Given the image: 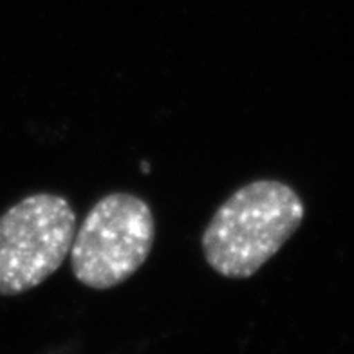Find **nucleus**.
I'll return each instance as SVG.
<instances>
[{
    "label": "nucleus",
    "instance_id": "3",
    "mask_svg": "<svg viewBox=\"0 0 354 354\" xmlns=\"http://www.w3.org/2000/svg\"><path fill=\"white\" fill-rule=\"evenodd\" d=\"M76 233L69 199L38 192L0 215V297H19L44 284L66 262Z\"/></svg>",
    "mask_w": 354,
    "mask_h": 354
},
{
    "label": "nucleus",
    "instance_id": "2",
    "mask_svg": "<svg viewBox=\"0 0 354 354\" xmlns=\"http://www.w3.org/2000/svg\"><path fill=\"white\" fill-rule=\"evenodd\" d=\"M154 239V212L143 197L107 194L76 230L69 252L73 275L88 289L118 288L147 262Z\"/></svg>",
    "mask_w": 354,
    "mask_h": 354
},
{
    "label": "nucleus",
    "instance_id": "1",
    "mask_svg": "<svg viewBox=\"0 0 354 354\" xmlns=\"http://www.w3.org/2000/svg\"><path fill=\"white\" fill-rule=\"evenodd\" d=\"M304 215L302 197L288 183H248L226 197L206 224L201 235L206 264L224 279L257 275L297 233Z\"/></svg>",
    "mask_w": 354,
    "mask_h": 354
}]
</instances>
